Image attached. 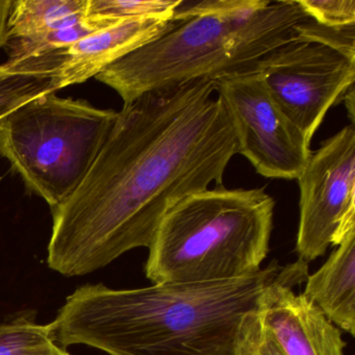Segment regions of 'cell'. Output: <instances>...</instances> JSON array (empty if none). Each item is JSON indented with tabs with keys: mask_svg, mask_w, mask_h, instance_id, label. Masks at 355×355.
Listing matches in <instances>:
<instances>
[{
	"mask_svg": "<svg viewBox=\"0 0 355 355\" xmlns=\"http://www.w3.org/2000/svg\"><path fill=\"white\" fill-rule=\"evenodd\" d=\"M214 93V80L201 78L123 105L80 186L51 209V270L86 275L132 249L148 248L170 207L211 184L223 186L239 149Z\"/></svg>",
	"mask_w": 355,
	"mask_h": 355,
	"instance_id": "6da1fadb",
	"label": "cell"
},
{
	"mask_svg": "<svg viewBox=\"0 0 355 355\" xmlns=\"http://www.w3.org/2000/svg\"><path fill=\"white\" fill-rule=\"evenodd\" d=\"M280 270L273 261L248 277L132 290L85 284L49 324L62 346L109 355H236L243 319L259 311Z\"/></svg>",
	"mask_w": 355,
	"mask_h": 355,
	"instance_id": "7a4b0ae2",
	"label": "cell"
},
{
	"mask_svg": "<svg viewBox=\"0 0 355 355\" xmlns=\"http://www.w3.org/2000/svg\"><path fill=\"white\" fill-rule=\"evenodd\" d=\"M309 18L297 0H245L234 11L178 21L96 78L128 105L151 91L248 71L274 49L298 39L295 28Z\"/></svg>",
	"mask_w": 355,
	"mask_h": 355,
	"instance_id": "3957f363",
	"label": "cell"
},
{
	"mask_svg": "<svg viewBox=\"0 0 355 355\" xmlns=\"http://www.w3.org/2000/svg\"><path fill=\"white\" fill-rule=\"evenodd\" d=\"M275 200L263 189H207L168 209L148 247L153 284L224 282L261 271Z\"/></svg>",
	"mask_w": 355,
	"mask_h": 355,
	"instance_id": "277c9868",
	"label": "cell"
},
{
	"mask_svg": "<svg viewBox=\"0 0 355 355\" xmlns=\"http://www.w3.org/2000/svg\"><path fill=\"white\" fill-rule=\"evenodd\" d=\"M117 119L86 101L41 95L0 122V157L53 209L80 186Z\"/></svg>",
	"mask_w": 355,
	"mask_h": 355,
	"instance_id": "5b68a950",
	"label": "cell"
},
{
	"mask_svg": "<svg viewBox=\"0 0 355 355\" xmlns=\"http://www.w3.org/2000/svg\"><path fill=\"white\" fill-rule=\"evenodd\" d=\"M232 122L239 153L259 175L297 180L311 157V142L286 117L254 70L214 80Z\"/></svg>",
	"mask_w": 355,
	"mask_h": 355,
	"instance_id": "8992f818",
	"label": "cell"
},
{
	"mask_svg": "<svg viewBox=\"0 0 355 355\" xmlns=\"http://www.w3.org/2000/svg\"><path fill=\"white\" fill-rule=\"evenodd\" d=\"M253 70L309 142L327 112L354 87L355 62L334 49L299 39L268 53Z\"/></svg>",
	"mask_w": 355,
	"mask_h": 355,
	"instance_id": "52a82bcc",
	"label": "cell"
},
{
	"mask_svg": "<svg viewBox=\"0 0 355 355\" xmlns=\"http://www.w3.org/2000/svg\"><path fill=\"white\" fill-rule=\"evenodd\" d=\"M300 218L296 251L304 263L323 257L355 230V128L321 143L298 178Z\"/></svg>",
	"mask_w": 355,
	"mask_h": 355,
	"instance_id": "ba28073f",
	"label": "cell"
},
{
	"mask_svg": "<svg viewBox=\"0 0 355 355\" xmlns=\"http://www.w3.org/2000/svg\"><path fill=\"white\" fill-rule=\"evenodd\" d=\"M307 263L298 261L282 268L261 298V319L284 355H345L342 330L325 317L303 293Z\"/></svg>",
	"mask_w": 355,
	"mask_h": 355,
	"instance_id": "9c48e42d",
	"label": "cell"
},
{
	"mask_svg": "<svg viewBox=\"0 0 355 355\" xmlns=\"http://www.w3.org/2000/svg\"><path fill=\"white\" fill-rule=\"evenodd\" d=\"M173 18H132L101 28L63 53L53 76L55 91L96 78L105 68L171 30Z\"/></svg>",
	"mask_w": 355,
	"mask_h": 355,
	"instance_id": "30bf717a",
	"label": "cell"
},
{
	"mask_svg": "<svg viewBox=\"0 0 355 355\" xmlns=\"http://www.w3.org/2000/svg\"><path fill=\"white\" fill-rule=\"evenodd\" d=\"M304 296L343 331L355 334V230L323 266L307 275Z\"/></svg>",
	"mask_w": 355,
	"mask_h": 355,
	"instance_id": "8fae6325",
	"label": "cell"
},
{
	"mask_svg": "<svg viewBox=\"0 0 355 355\" xmlns=\"http://www.w3.org/2000/svg\"><path fill=\"white\" fill-rule=\"evenodd\" d=\"M89 0H14L9 41L39 36L84 19Z\"/></svg>",
	"mask_w": 355,
	"mask_h": 355,
	"instance_id": "7c38bea8",
	"label": "cell"
},
{
	"mask_svg": "<svg viewBox=\"0 0 355 355\" xmlns=\"http://www.w3.org/2000/svg\"><path fill=\"white\" fill-rule=\"evenodd\" d=\"M58 349L51 324L26 317L0 324V355H53Z\"/></svg>",
	"mask_w": 355,
	"mask_h": 355,
	"instance_id": "4fadbf2b",
	"label": "cell"
},
{
	"mask_svg": "<svg viewBox=\"0 0 355 355\" xmlns=\"http://www.w3.org/2000/svg\"><path fill=\"white\" fill-rule=\"evenodd\" d=\"M55 92L53 76L13 71L0 65V122L24 103Z\"/></svg>",
	"mask_w": 355,
	"mask_h": 355,
	"instance_id": "5bb4252c",
	"label": "cell"
},
{
	"mask_svg": "<svg viewBox=\"0 0 355 355\" xmlns=\"http://www.w3.org/2000/svg\"><path fill=\"white\" fill-rule=\"evenodd\" d=\"M182 3V0H89L87 14L112 21L132 18H173L176 8Z\"/></svg>",
	"mask_w": 355,
	"mask_h": 355,
	"instance_id": "9a60e30c",
	"label": "cell"
},
{
	"mask_svg": "<svg viewBox=\"0 0 355 355\" xmlns=\"http://www.w3.org/2000/svg\"><path fill=\"white\" fill-rule=\"evenodd\" d=\"M295 32L299 40L323 45L355 62V24L336 28L324 26L309 18L299 24Z\"/></svg>",
	"mask_w": 355,
	"mask_h": 355,
	"instance_id": "2e32d148",
	"label": "cell"
},
{
	"mask_svg": "<svg viewBox=\"0 0 355 355\" xmlns=\"http://www.w3.org/2000/svg\"><path fill=\"white\" fill-rule=\"evenodd\" d=\"M236 355H284L263 324L259 309L249 313L243 319Z\"/></svg>",
	"mask_w": 355,
	"mask_h": 355,
	"instance_id": "e0dca14e",
	"label": "cell"
},
{
	"mask_svg": "<svg viewBox=\"0 0 355 355\" xmlns=\"http://www.w3.org/2000/svg\"><path fill=\"white\" fill-rule=\"evenodd\" d=\"M309 18L324 26H344L355 24L354 0H297Z\"/></svg>",
	"mask_w": 355,
	"mask_h": 355,
	"instance_id": "ac0fdd59",
	"label": "cell"
},
{
	"mask_svg": "<svg viewBox=\"0 0 355 355\" xmlns=\"http://www.w3.org/2000/svg\"><path fill=\"white\" fill-rule=\"evenodd\" d=\"M14 0H0V49L9 42V19Z\"/></svg>",
	"mask_w": 355,
	"mask_h": 355,
	"instance_id": "d6986e66",
	"label": "cell"
},
{
	"mask_svg": "<svg viewBox=\"0 0 355 355\" xmlns=\"http://www.w3.org/2000/svg\"><path fill=\"white\" fill-rule=\"evenodd\" d=\"M343 101H344L347 110H348L349 119L351 120V124L354 125V87L349 90Z\"/></svg>",
	"mask_w": 355,
	"mask_h": 355,
	"instance_id": "ffe728a7",
	"label": "cell"
},
{
	"mask_svg": "<svg viewBox=\"0 0 355 355\" xmlns=\"http://www.w3.org/2000/svg\"><path fill=\"white\" fill-rule=\"evenodd\" d=\"M53 355H70L69 353L67 352V351L65 350V349L61 348V347H59V349H58L57 351H55V353H53Z\"/></svg>",
	"mask_w": 355,
	"mask_h": 355,
	"instance_id": "44dd1931",
	"label": "cell"
}]
</instances>
